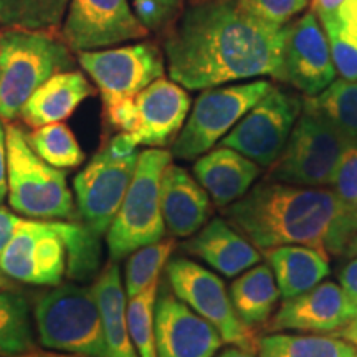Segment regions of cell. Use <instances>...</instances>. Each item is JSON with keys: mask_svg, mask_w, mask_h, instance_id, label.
<instances>
[{"mask_svg": "<svg viewBox=\"0 0 357 357\" xmlns=\"http://www.w3.org/2000/svg\"><path fill=\"white\" fill-rule=\"evenodd\" d=\"M172 162L171 151L149 147L139 153L131 185L106 231L111 261L123 260L146 245L166 238L160 211V177Z\"/></svg>", "mask_w": 357, "mask_h": 357, "instance_id": "6", "label": "cell"}, {"mask_svg": "<svg viewBox=\"0 0 357 357\" xmlns=\"http://www.w3.org/2000/svg\"><path fill=\"white\" fill-rule=\"evenodd\" d=\"M331 336H337V337L346 339V341L352 342V344L357 347V319H354L352 323L344 326L342 329H339V331L331 334Z\"/></svg>", "mask_w": 357, "mask_h": 357, "instance_id": "42", "label": "cell"}, {"mask_svg": "<svg viewBox=\"0 0 357 357\" xmlns=\"http://www.w3.org/2000/svg\"><path fill=\"white\" fill-rule=\"evenodd\" d=\"M217 357H255V354L245 349H240V347L236 346H231V347H227L225 351H222Z\"/></svg>", "mask_w": 357, "mask_h": 357, "instance_id": "43", "label": "cell"}, {"mask_svg": "<svg viewBox=\"0 0 357 357\" xmlns=\"http://www.w3.org/2000/svg\"><path fill=\"white\" fill-rule=\"evenodd\" d=\"M283 300L306 293L329 275V258L318 250L301 245H284L265 253Z\"/></svg>", "mask_w": 357, "mask_h": 357, "instance_id": "23", "label": "cell"}, {"mask_svg": "<svg viewBox=\"0 0 357 357\" xmlns=\"http://www.w3.org/2000/svg\"><path fill=\"white\" fill-rule=\"evenodd\" d=\"M139 151L111 137L75 177L78 213L93 234H106L131 185Z\"/></svg>", "mask_w": 357, "mask_h": 357, "instance_id": "10", "label": "cell"}, {"mask_svg": "<svg viewBox=\"0 0 357 357\" xmlns=\"http://www.w3.org/2000/svg\"><path fill=\"white\" fill-rule=\"evenodd\" d=\"M32 316L24 296L0 291V356L15 357L37 354Z\"/></svg>", "mask_w": 357, "mask_h": 357, "instance_id": "27", "label": "cell"}, {"mask_svg": "<svg viewBox=\"0 0 357 357\" xmlns=\"http://www.w3.org/2000/svg\"><path fill=\"white\" fill-rule=\"evenodd\" d=\"M129 0H70L60 37L71 52H96L146 38Z\"/></svg>", "mask_w": 357, "mask_h": 357, "instance_id": "15", "label": "cell"}, {"mask_svg": "<svg viewBox=\"0 0 357 357\" xmlns=\"http://www.w3.org/2000/svg\"><path fill=\"white\" fill-rule=\"evenodd\" d=\"M238 2L258 19L271 25L284 26L305 10L310 0H238Z\"/></svg>", "mask_w": 357, "mask_h": 357, "instance_id": "36", "label": "cell"}, {"mask_svg": "<svg viewBox=\"0 0 357 357\" xmlns=\"http://www.w3.org/2000/svg\"><path fill=\"white\" fill-rule=\"evenodd\" d=\"M7 199V131L0 119V205Z\"/></svg>", "mask_w": 357, "mask_h": 357, "instance_id": "39", "label": "cell"}, {"mask_svg": "<svg viewBox=\"0 0 357 357\" xmlns=\"http://www.w3.org/2000/svg\"><path fill=\"white\" fill-rule=\"evenodd\" d=\"M82 68L101 93L106 114L136 98L166 73L164 52L154 42H137L78 53Z\"/></svg>", "mask_w": 357, "mask_h": 357, "instance_id": "11", "label": "cell"}, {"mask_svg": "<svg viewBox=\"0 0 357 357\" xmlns=\"http://www.w3.org/2000/svg\"><path fill=\"white\" fill-rule=\"evenodd\" d=\"M223 344L220 333L192 311L176 294L162 289L155 301L158 357H215Z\"/></svg>", "mask_w": 357, "mask_h": 357, "instance_id": "17", "label": "cell"}, {"mask_svg": "<svg viewBox=\"0 0 357 357\" xmlns=\"http://www.w3.org/2000/svg\"><path fill=\"white\" fill-rule=\"evenodd\" d=\"M190 108L192 101L185 88L162 77L106 118L136 146L164 149L176 141Z\"/></svg>", "mask_w": 357, "mask_h": 357, "instance_id": "12", "label": "cell"}, {"mask_svg": "<svg viewBox=\"0 0 357 357\" xmlns=\"http://www.w3.org/2000/svg\"><path fill=\"white\" fill-rule=\"evenodd\" d=\"M339 287L344 289L346 296L349 298L351 305L357 312V257L351 258L344 266L339 270Z\"/></svg>", "mask_w": 357, "mask_h": 357, "instance_id": "37", "label": "cell"}, {"mask_svg": "<svg viewBox=\"0 0 357 357\" xmlns=\"http://www.w3.org/2000/svg\"><path fill=\"white\" fill-rule=\"evenodd\" d=\"M160 211L169 234L187 238L208 222L211 197L190 172L171 162L160 177Z\"/></svg>", "mask_w": 357, "mask_h": 357, "instance_id": "19", "label": "cell"}, {"mask_svg": "<svg viewBox=\"0 0 357 357\" xmlns=\"http://www.w3.org/2000/svg\"><path fill=\"white\" fill-rule=\"evenodd\" d=\"M3 357V356H0ZM15 357H61L60 354H48V352H37V354H29V356H15Z\"/></svg>", "mask_w": 357, "mask_h": 357, "instance_id": "46", "label": "cell"}, {"mask_svg": "<svg viewBox=\"0 0 357 357\" xmlns=\"http://www.w3.org/2000/svg\"><path fill=\"white\" fill-rule=\"evenodd\" d=\"M70 0H0L3 29L60 32Z\"/></svg>", "mask_w": 357, "mask_h": 357, "instance_id": "29", "label": "cell"}, {"mask_svg": "<svg viewBox=\"0 0 357 357\" xmlns=\"http://www.w3.org/2000/svg\"><path fill=\"white\" fill-rule=\"evenodd\" d=\"M95 93L82 71L68 70L47 79L25 102L20 111L22 121L32 129L68 119L84 100Z\"/></svg>", "mask_w": 357, "mask_h": 357, "instance_id": "22", "label": "cell"}, {"mask_svg": "<svg viewBox=\"0 0 357 357\" xmlns=\"http://www.w3.org/2000/svg\"><path fill=\"white\" fill-rule=\"evenodd\" d=\"M26 141L40 159L60 171L82 166L86 159L78 139L65 123H52L33 129L26 134Z\"/></svg>", "mask_w": 357, "mask_h": 357, "instance_id": "30", "label": "cell"}, {"mask_svg": "<svg viewBox=\"0 0 357 357\" xmlns=\"http://www.w3.org/2000/svg\"><path fill=\"white\" fill-rule=\"evenodd\" d=\"M227 222L258 252L301 245L342 257L357 220L331 189L263 181L223 211Z\"/></svg>", "mask_w": 357, "mask_h": 357, "instance_id": "2", "label": "cell"}, {"mask_svg": "<svg viewBox=\"0 0 357 357\" xmlns=\"http://www.w3.org/2000/svg\"><path fill=\"white\" fill-rule=\"evenodd\" d=\"M276 79L301 91L306 98L318 96L336 82L328 38L312 10L287 25L283 60Z\"/></svg>", "mask_w": 357, "mask_h": 357, "instance_id": "16", "label": "cell"}, {"mask_svg": "<svg viewBox=\"0 0 357 357\" xmlns=\"http://www.w3.org/2000/svg\"><path fill=\"white\" fill-rule=\"evenodd\" d=\"M342 257L344 258H356L357 257V231L351 236L349 242L346 243L344 252H342Z\"/></svg>", "mask_w": 357, "mask_h": 357, "instance_id": "44", "label": "cell"}, {"mask_svg": "<svg viewBox=\"0 0 357 357\" xmlns=\"http://www.w3.org/2000/svg\"><path fill=\"white\" fill-rule=\"evenodd\" d=\"M303 102L331 123L347 144L357 147V82L336 79L318 96L305 98Z\"/></svg>", "mask_w": 357, "mask_h": 357, "instance_id": "28", "label": "cell"}, {"mask_svg": "<svg viewBox=\"0 0 357 357\" xmlns=\"http://www.w3.org/2000/svg\"><path fill=\"white\" fill-rule=\"evenodd\" d=\"M174 248H176V240L162 238L159 242L136 250L128 257L123 283L128 300L139 294L147 284L159 278L160 271L167 265Z\"/></svg>", "mask_w": 357, "mask_h": 357, "instance_id": "32", "label": "cell"}, {"mask_svg": "<svg viewBox=\"0 0 357 357\" xmlns=\"http://www.w3.org/2000/svg\"><path fill=\"white\" fill-rule=\"evenodd\" d=\"M20 222L22 217L19 213H13L7 207L0 205V255H2V252L12 240Z\"/></svg>", "mask_w": 357, "mask_h": 357, "instance_id": "38", "label": "cell"}, {"mask_svg": "<svg viewBox=\"0 0 357 357\" xmlns=\"http://www.w3.org/2000/svg\"><path fill=\"white\" fill-rule=\"evenodd\" d=\"M166 275L172 293L207 319L220 333L223 342L255 354L258 351L255 334L238 318L220 276L189 258L167 261Z\"/></svg>", "mask_w": 357, "mask_h": 357, "instance_id": "13", "label": "cell"}, {"mask_svg": "<svg viewBox=\"0 0 357 357\" xmlns=\"http://www.w3.org/2000/svg\"><path fill=\"white\" fill-rule=\"evenodd\" d=\"M337 15L347 29L357 35V0H344L339 7Z\"/></svg>", "mask_w": 357, "mask_h": 357, "instance_id": "40", "label": "cell"}, {"mask_svg": "<svg viewBox=\"0 0 357 357\" xmlns=\"http://www.w3.org/2000/svg\"><path fill=\"white\" fill-rule=\"evenodd\" d=\"M301 109L296 93L273 86L223 137L222 146L270 169L283 153Z\"/></svg>", "mask_w": 357, "mask_h": 357, "instance_id": "14", "label": "cell"}, {"mask_svg": "<svg viewBox=\"0 0 357 357\" xmlns=\"http://www.w3.org/2000/svg\"><path fill=\"white\" fill-rule=\"evenodd\" d=\"M33 318L45 349L79 357H108L93 288L65 284L45 293L37 301Z\"/></svg>", "mask_w": 357, "mask_h": 357, "instance_id": "7", "label": "cell"}, {"mask_svg": "<svg viewBox=\"0 0 357 357\" xmlns=\"http://www.w3.org/2000/svg\"><path fill=\"white\" fill-rule=\"evenodd\" d=\"M287 25L258 19L238 0H187L164 32V60L185 89L223 86L248 78H278Z\"/></svg>", "mask_w": 357, "mask_h": 357, "instance_id": "1", "label": "cell"}, {"mask_svg": "<svg viewBox=\"0 0 357 357\" xmlns=\"http://www.w3.org/2000/svg\"><path fill=\"white\" fill-rule=\"evenodd\" d=\"M70 47L53 32L6 29L0 32V119L12 123L42 84L73 68Z\"/></svg>", "mask_w": 357, "mask_h": 357, "instance_id": "3", "label": "cell"}, {"mask_svg": "<svg viewBox=\"0 0 357 357\" xmlns=\"http://www.w3.org/2000/svg\"><path fill=\"white\" fill-rule=\"evenodd\" d=\"M329 189L357 220V147H349L342 155Z\"/></svg>", "mask_w": 357, "mask_h": 357, "instance_id": "35", "label": "cell"}, {"mask_svg": "<svg viewBox=\"0 0 357 357\" xmlns=\"http://www.w3.org/2000/svg\"><path fill=\"white\" fill-rule=\"evenodd\" d=\"M223 276H238L260 263V252L225 218H212L182 245Z\"/></svg>", "mask_w": 357, "mask_h": 357, "instance_id": "20", "label": "cell"}, {"mask_svg": "<svg viewBox=\"0 0 357 357\" xmlns=\"http://www.w3.org/2000/svg\"><path fill=\"white\" fill-rule=\"evenodd\" d=\"M86 236V225L65 220L22 218L0 255V270L20 283L58 287L68 265L66 252L82 247Z\"/></svg>", "mask_w": 357, "mask_h": 357, "instance_id": "5", "label": "cell"}, {"mask_svg": "<svg viewBox=\"0 0 357 357\" xmlns=\"http://www.w3.org/2000/svg\"><path fill=\"white\" fill-rule=\"evenodd\" d=\"M344 0H311V10L316 17L328 15V13H337L339 7Z\"/></svg>", "mask_w": 357, "mask_h": 357, "instance_id": "41", "label": "cell"}, {"mask_svg": "<svg viewBox=\"0 0 357 357\" xmlns=\"http://www.w3.org/2000/svg\"><path fill=\"white\" fill-rule=\"evenodd\" d=\"M13 289H17L15 281L3 275L2 270H0V291H13Z\"/></svg>", "mask_w": 357, "mask_h": 357, "instance_id": "45", "label": "cell"}, {"mask_svg": "<svg viewBox=\"0 0 357 357\" xmlns=\"http://www.w3.org/2000/svg\"><path fill=\"white\" fill-rule=\"evenodd\" d=\"M280 289L268 265H255L243 271L230 287V300L236 314L248 328L266 323L273 312Z\"/></svg>", "mask_w": 357, "mask_h": 357, "instance_id": "25", "label": "cell"}, {"mask_svg": "<svg viewBox=\"0 0 357 357\" xmlns=\"http://www.w3.org/2000/svg\"><path fill=\"white\" fill-rule=\"evenodd\" d=\"M93 293L100 306L108 357H139L129 334L126 318L128 296L124 293L118 263L111 261L101 271L96 283L93 284Z\"/></svg>", "mask_w": 357, "mask_h": 357, "instance_id": "24", "label": "cell"}, {"mask_svg": "<svg viewBox=\"0 0 357 357\" xmlns=\"http://www.w3.org/2000/svg\"><path fill=\"white\" fill-rule=\"evenodd\" d=\"M258 357H357V347L337 336L275 333L258 341Z\"/></svg>", "mask_w": 357, "mask_h": 357, "instance_id": "26", "label": "cell"}, {"mask_svg": "<svg viewBox=\"0 0 357 357\" xmlns=\"http://www.w3.org/2000/svg\"><path fill=\"white\" fill-rule=\"evenodd\" d=\"M159 278L147 284L139 294L129 298L126 305L128 328L139 357H158L155 349V301Z\"/></svg>", "mask_w": 357, "mask_h": 357, "instance_id": "31", "label": "cell"}, {"mask_svg": "<svg viewBox=\"0 0 357 357\" xmlns=\"http://www.w3.org/2000/svg\"><path fill=\"white\" fill-rule=\"evenodd\" d=\"M192 171L213 204L222 208L242 199L261 172L258 164L225 146L200 155Z\"/></svg>", "mask_w": 357, "mask_h": 357, "instance_id": "21", "label": "cell"}, {"mask_svg": "<svg viewBox=\"0 0 357 357\" xmlns=\"http://www.w3.org/2000/svg\"><path fill=\"white\" fill-rule=\"evenodd\" d=\"M349 147L331 123L303 102L300 118L283 153L268 171L266 181L301 187L331 185Z\"/></svg>", "mask_w": 357, "mask_h": 357, "instance_id": "8", "label": "cell"}, {"mask_svg": "<svg viewBox=\"0 0 357 357\" xmlns=\"http://www.w3.org/2000/svg\"><path fill=\"white\" fill-rule=\"evenodd\" d=\"M136 15L149 32L164 33L178 13L184 10L187 0H131Z\"/></svg>", "mask_w": 357, "mask_h": 357, "instance_id": "34", "label": "cell"}, {"mask_svg": "<svg viewBox=\"0 0 357 357\" xmlns=\"http://www.w3.org/2000/svg\"><path fill=\"white\" fill-rule=\"evenodd\" d=\"M357 312L344 289L333 281H324L310 291L283 300L268 324V331H306L334 334L352 321Z\"/></svg>", "mask_w": 357, "mask_h": 357, "instance_id": "18", "label": "cell"}, {"mask_svg": "<svg viewBox=\"0 0 357 357\" xmlns=\"http://www.w3.org/2000/svg\"><path fill=\"white\" fill-rule=\"evenodd\" d=\"M7 199L19 215L33 220H71L75 199L66 176L40 159L26 141V132L8 123Z\"/></svg>", "mask_w": 357, "mask_h": 357, "instance_id": "4", "label": "cell"}, {"mask_svg": "<svg viewBox=\"0 0 357 357\" xmlns=\"http://www.w3.org/2000/svg\"><path fill=\"white\" fill-rule=\"evenodd\" d=\"M273 86L268 79H255L204 89L172 142V158L192 160L208 153Z\"/></svg>", "mask_w": 357, "mask_h": 357, "instance_id": "9", "label": "cell"}, {"mask_svg": "<svg viewBox=\"0 0 357 357\" xmlns=\"http://www.w3.org/2000/svg\"><path fill=\"white\" fill-rule=\"evenodd\" d=\"M328 38L334 68L346 82H357V35L339 19L337 13L318 17Z\"/></svg>", "mask_w": 357, "mask_h": 357, "instance_id": "33", "label": "cell"}]
</instances>
